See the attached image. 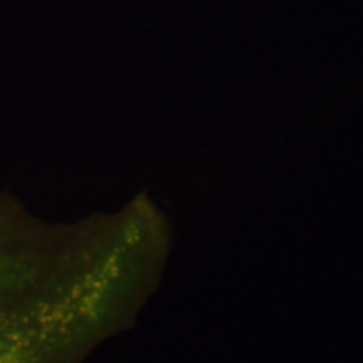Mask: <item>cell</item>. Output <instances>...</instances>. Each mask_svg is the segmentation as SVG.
Masks as SVG:
<instances>
[{
    "label": "cell",
    "mask_w": 363,
    "mask_h": 363,
    "mask_svg": "<svg viewBox=\"0 0 363 363\" xmlns=\"http://www.w3.org/2000/svg\"><path fill=\"white\" fill-rule=\"evenodd\" d=\"M0 363H27V358L12 353H0Z\"/></svg>",
    "instance_id": "cell-1"
}]
</instances>
